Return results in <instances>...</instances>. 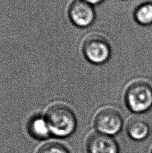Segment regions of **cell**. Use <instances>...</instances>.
<instances>
[{
	"label": "cell",
	"instance_id": "cell-7",
	"mask_svg": "<svg viewBox=\"0 0 152 153\" xmlns=\"http://www.w3.org/2000/svg\"><path fill=\"white\" fill-rule=\"evenodd\" d=\"M28 130L30 134L37 140H46L52 136L44 116L37 115L32 117L28 122Z\"/></svg>",
	"mask_w": 152,
	"mask_h": 153
},
{
	"label": "cell",
	"instance_id": "cell-1",
	"mask_svg": "<svg viewBox=\"0 0 152 153\" xmlns=\"http://www.w3.org/2000/svg\"><path fill=\"white\" fill-rule=\"evenodd\" d=\"M49 126L51 135L58 138L71 136L77 126L74 111L63 103H55L47 108L44 115Z\"/></svg>",
	"mask_w": 152,
	"mask_h": 153
},
{
	"label": "cell",
	"instance_id": "cell-9",
	"mask_svg": "<svg viewBox=\"0 0 152 153\" xmlns=\"http://www.w3.org/2000/svg\"><path fill=\"white\" fill-rule=\"evenodd\" d=\"M134 19L142 26L152 24V3H144L139 5L134 12Z\"/></svg>",
	"mask_w": 152,
	"mask_h": 153
},
{
	"label": "cell",
	"instance_id": "cell-11",
	"mask_svg": "<svg viewBox=\"0 0 152 153\" xmlns=\"http://www.w3.org/2000/svg\"><path fill=\"white\" fill-rule=\"evenodd\" d=\"M84 1L91 4L92 5H93V6H95V5H98L102 4L105 0H84Z\"/></svg>",
	"mask_w": 152,
	"mask_h": 153
},
{
	"label": "cell",
	"instance_id": "cell-4",
	"mask_svg": "<svg viewBox=\"0 0 152 153\" xmlns=\"http://www.w3.org/2000/svg\"><path fill=\"white\" fill-rule=\"evenodd\" d=\"M123 120L120 112L111 107L99 110L94 116V126L97 132L113 136L121 132Z\"/></svg>",
	"mask_w": 152,
	"mask_h": 153
},
{
	"label": "cell",
	"instance_id": "cell-8",
	"mask_svg": "<svg viewBox=\"0 0 152 153\" xmlns=\"http://www.w3.org/2000/svg\"><path fill=\"white\" fill-rule=\"evenodd\" d=\"M150 126L145 120L133 118L127 126V132L130 138L135 141H142L148 137L150 133Z\"/></svg>",
	"mask_w": 152,
	"mask_h": 153
},
{
	"label": "cell",
	"instance_id": "cell-3",
	"mask_svg": "<svg viewBox=\"0 0 152 153\" xmlns=\"http://www.w3.org/2000/svg\"><path fill=\"white\" fill-rule=\"evenodd\" d=\"M125 102L132 112H145L152 107V87L145 81L134 82L127 88Z\"/></svg>",
	"mask_w": 152,
	"mask_h": 153
},
{
	"label": "cell",
	"instance_id": "cell-2",
	"mask_svg": "<svg viewBox=\"0 0 152 153\" xmlns=\"http://www.w3.org/2000/svg\"><path fill=\"white\" fill-rule=\"evenodd\" d=\"M82 52L89 62L94 65H102L109 61L112 48L109 41L101 34L88 35L83 41Z\"/></svg>",
	"mask_w": 152,
	"mask_h": 153
},
{
	"label": "cell",
	"instance_id": "cell-10",
	"mask_svg": "<svg viewBox=\"0 0 152 153\" xmlns=\"http://www.w3.org/2000/svg\"><path fill=\"white\" fill-rule=\"evenodd\" d=\"M36 153H70L62 144L56 142L45 143L40 147Z\"/></svg>",
	"mask_w": 152,
	"mask_h": 153
},
{
	"label": "cell",
	"instance_id": "cell-6",
	"mask_svg": "<svg viewBox=\"0 0 152 153\" xmlns=\"http://www.w3.org/2000/svg\"><path fill=\"white\" fill-rule=\"evenodd\" d=\"M86 147L89 153H119V147L113 136L95 132L89 136Z\"/></svg>",
	"mask_w": 152,
	"mask_h": 153
},
{
	"label": "cell",
	"instance_id": "cell-5",
	"mask_svg": "<svg viewBox=\"0 0 152 153\" xmlns=\"http://www.w3.org/2000/svg\"><path fill=\"white\" fill-rule=\"evenodd\" d=\"M94 6L84 0H73L68 9V16L73 25L78 28H87L96 19Z\"/></svg>",
	"mask_w": 152,
	"mask_h": 153
}]
</instances>
